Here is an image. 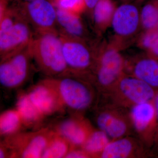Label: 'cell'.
<instances>
[{
    "label": "cell",
    "mask_w": 158,
    "mask_h": 158,
    "mask_svg": "<svg viewBox=\"0 0 158 158\" xmlns=\"http://www.w3.org/2000/svg\"><path fill=\"white\" fill-rule=\"evenodd\" d=\"M30 48L37 68L47 77L71 76L63 56L59 31L34 33Z\"/></svg>",
    "instance_id": "1"
},
{
    "label": "cell",
    "mask_w": 158,
    "mask_h": 158,
    "mask_svg": "<svg viewBox=\"0 0 158 158\" xmlns=\"http://www.w3.org/2000/svg\"><path fill=\"white\" fill-rule=\"evenodd\" d=\"M44 79L56 90L65 110L80 114L93 104L95 94L88 81L73 76Z\"/></svg>",
    "instance_id": "2"
},
{
    "label": "cell",
    "mask_w": 158,
    "mask_h": 158,
    "mask_svg": "<svg viewBox=\"0 0 158 158\" xmlns=\"http://www.w3.org/2000/svg\"><path fill=\"white\" fill-rule=\"evenodd\" d=\"M59 34L64 59L70 75L90 82L96 65V51L93 50L85 40Z\"/></svg>",
    "instance_id": "3"
},
{
    "label": "cell",
    "mask_w": 158,
    "mask_h": 158,
    "mask_svg": "<svg viewBox=\"0 0 158 158\" xmlns=\"http://www.w3.org/2000/svg\"><path fill=\"white\" fill-rule=\"evenodd\" d=\"M53 133L48 128L30 132H18L2 141L9 150V158H41Z\"/></svg>",
    "instance_id": "4"
},
{
    "label": "cell",
    "mask_w": 158,
    "mask_h": 158,
    "mask_svg": "<svg viewBox=\"0 0 158 158\" xmlns=\"http://www.w3.org/2000/svg\"><path fill=\"white\" fill-rule=\"evenodd\" d=\"M96 65L90 81L101 89H111L122 76L125 62L116 47L96 51Z\"/></svg>",
    "instance_id": "5"
},
{
    "label": "cell",
    "mask_w": 158,
    "mask_h": 158,
    "mask_svg": "<svg viewBox=\"0 0 158 158\" xmlns=\"http://www.w3.org/2000/svg\"><path fill=\"white\" fill-rule=\"evenodd\" d=\"M30 45L1 59L0 83L3 88L10 90L19 88L28 79L33 60Z\"/></svg>",
    "instance_id": "6"
},
{
    "label": "cell",
    "mask_w": 158,
    "mask_h": 158,
    "mask_svg": "<svg viewBox=\"0 0 158 158\" xmlns=\"http://www.w3.org/2000/svg\"><path fill=\"white\" fill-rule=\"evenodd\" d=\"M19 11L31 26L34 33L58 31L56 8L48 1H31L24 9Z\"/></svg>",
    "instance_id": "7"
},
{
    "label": "cell",
    "mask_w": 158,
    "mask_h": 158,
    "mask_svg": "<svg viewBox=\"0 0 158 158\" xmlns=\"http://www.w3.org/2000/svg\"><path fill=\"white\" fill-rule=\"evenodd\" d=\"M34 37V31L20 13L11 28L0 34V58L25 48L30 45Z\"/></svg>",
    "instance_id": "8"
},
{
    "label": "cell",
    "mask_w": 158,
    "mask_h": 158,
    "mask_svg": "<svg viewBox=\"0 0 158 158\" xmlns=\"http://www.w3.org/2000/svg\"><path fill=\"white\" fill-rule=\"evenodd\" d=\"M122 100L133 105L153 102L156 90L147 83L134 76H122L111 88Z\"/></svg>",
    "instance_id": "9"
},
{
    "label": "cell",
    "mask_w": 158,
    "mask_h": 158,
    "mask_svg": "<svg viewBox=\"0 0 158 158\" xmlns=\"http://www.w3.org/2000/svg\"><path fill=\"white\" fill-rule=\"evenodd\" d=\"M27 93L45 117L65 110L56 90L44 79L34 85Z\"/></svg>",
    "instance_id": "10"
},
{
    "label": "cell",
    "mask_w": 158,
    "mask_h": 158,
    "mask_svg": "<svg viewBox=\"0 0 158 158\" xmlns=\"http://www.w3.org/2000/svg\"><path fill=\"white\" fill-rule=\"evenodd\" d=\"M140 23V12L135 6L130 3L116 8L111 23L115 35L122 39L134 36Z\"/></svg>",
    "instance_id": "11"
},
{
    "label": "cell",
    "mask_w": 158,
    "mask_h": 158,
    "mask_svg": "<svg viewBox=\"0 0 158 158\" xmlns=\"http://www.w3.org/2000/svg\"><path fill=\"white\" fill-rule=\"evenodd\" d=\"M53 130L65 138L72 148L81 147L93 129L78 114L62 120Z\"/></svg>",
    "instance_id": "12"
},
{
    "label": "cell",
    "mask_w": 158,
    "mask_h": 158,
    "mask_svg": "<svg viewBox=\"0 0 158 158\" xmlns=\"http://www.w3.org/2000/svg\"><path fill=\"white\" fill-rule=\"evenodd\" d=\"M96 122L99 129L113 140L125 137L129 131L128 120L116 110L106 109L99 112Z\"/></svg>",
    "instance_id": "13"
},
{
    "label": "cell",
    "mask_w": 158,
    "mask_h": 158,
    "mask_svg": "<svg viewBox=\"0 0 158 158\" xmlns=\"http://www.w3.org/2000/svg\"><path fill=\"white\" fill-rule=\"evenodd\" d=\"M129 116L136 131L141 135L150 132L155 139L156 116L153 101L133 105L131 108Z\"/></svg>",
    "instance_id": "14"
},
{
    "label": "cell",
    "mask_w": 158,
    "mask_h": 158,
    "mask_svg": "<svg viewBox=\"0 0 158 158\" xmlns=\"http://www.w3.org/2000/svg\"><path fill=\"white\" fill-rule=\"evenodd\" d=\"M57 29L59 33L88 41L89 33L81 14L56 8Z\"/></svg>",
    "instance_id": "15"
},
{
    "label": "cell",
    "mask_w": 158,
    "mask_h": 158,
    "mask_svg": "<svg viewBox=\"0 0 158 158\" xmlns=\"http://www.w3.org/2000/svg\"><path fill=\"white\" fill-rule=\"evenodd\" d=\"M133 76L158 90V60L148 56L138 59L132 68Z\"/></svg>",
    "instance_id": "16"
},
{
    "label": "cell",
    "mask_w": 158,
    "mask_h": 158,
    "mask_svg": "<svg viewBox=\"0 0 158 158\" xmlns=\"http://www.w3.org/2000/svg\"><path fill=\"white\" fill-rule=\"evenodd\" d=\"M138 144L132 138L123 137L110 141L99 157L127 158L133 156L137 152Z\"/></svg>",
    "instance_id": "17"
},
{
    "label": "cell",
    "mask_w": 158,
    "mask_h": 158,
    "mask_svg": "<svg viewBox=\"0 0 158 158\" xmlns=\"http://www.w3.org/2000/svg\"><path fill=\"white\" fill-rule=\"evenodd\" d=\"M15 109L21 117L24 126L26 127L38 126L45 117L32 102L27 93L19 94Z\"/></svg>",
    "instance_id": "18"
},
{
    "label": "cell",
    "mask_w": 158,
    "mask_h": 158,
    "mask_svg": "<svg viewBox=\"0 0 158 158\" xmlns=\"http://www.w3.org/2000/svg\"><path fill=\"white\" fill-rule=\"evenodd\" d=\"M116 9L112 0H99L93 9V21L97 29L104 30L111 23Z\"/></svg>",
    "instance_id": "19"
},
{
    "label": "cell",
    "mask_w": 158,
    "mask_h": 158,
    "mask_svg": "<svg viewBox=\"0 0 158 158\" xmlns=\"http://www.w3.org/2000/svg\"><path fill=\"white\" fill-rule=\"evenodd\" d=\"M24 126L22 119L16 109L4 111L0 116V134L7 137L19 132Z\"/></svg>",
    "instance_id": "20"
},
{
    "label": "cell",
    "mask_w": 158,
    "mask_h": 158,
    "mask_svg": "<svg viewBox=\"0 0 158 158\" xmlns=\"http://www.w3.org/2000/svg\"><path fill=\"white\" fill-rule=\"evenodd\" d=\"M71 148L69 142L53 130L41 158H65Z\"/></svg>",
    "instance_id": "21"
},
{
    "label": "cell",
    "mask_w": 158,
    "mask_h": 158,
    "mask_svg": "<svg viewBox=\"0 0 158 158\" xmlns=\"http://www.w3.org/2000/svg\"><path fill=\"white\" fill-rule=\"evenodd\" d=\"M110 138L102 130H93L81 147L91 156H99L110 142Z\"/></svg>",
    "instance_id": "22"
},
{
    "label": "cell",
    "mask_w": 158,
    "mask_h": 158,
    "mask_svg": "<svg viewBox=\"0 0 158 158\" xmlns=\"http://www.w3.org/2000/svg\"><path fill=\"white\" fill-rule=\"evenodd\" d=\"M140 22L145 31L156 29L158 23V0H150L140 12Z\"/></svg>",
    "instance_id": "23"
},
{
    "label": "cell",
    "mask_w": 158,
    "mask_h": 158,
    "mask_svg": "<svg viewBox=\"0 0 158 158\" xmlns=\"http://www.w3.org/2000/svg\"><path fill=\"white\" fill-rule=\"evenodd\" d=\"M139 45L147 51L149 57L158 60V32L156 29L145 31L139 40Z\"/></svg>",
    "instance_id": "24"
},
{
    "label": "cell",
    "mask_w": 158,
    "mask_h": 158,
    "mask_svg": "<svg viewBox=\"0 0 158 158\" xmlns=\"http://www.w3.org/2000/svg\"><path fill=\"white\" fill-rule=\"evenodd\" d=\"M56 8L81 14L86 8L85 0H54Z\"/></svg>",
    "instance_id": "25"
},
{
    "label": "cell",
    "mask_w": 158,
    "mask_h": 158,
    "mask_svg": "<svg viewBox=\"0 0 158 158\" xmlns=\"http://www.w3.org/2000/svg\"><path fill=\"white\" fill-rule=\"evenodd\" d=\"M89 154L81 147L71 148L65 158H90Z\"/></svg>",
    "instance_id": "26"
},
{
    "label": "cell",
    "mask_w": 158,
    "mask_h": 158,
    "mask_svg": "<svg viewBox=\"0 0 158 158\" xmlns=\"http://www.w3.org/2000/svg\"><path fill=\"white\" fill-rule=\"evenodd\" d=\"M153 103L156 110V128L154 142L156 144L158 142V90L156 92L155 97L154 99Z\"/></svg>",
    "instance_id": "27"
},
{
    "label": "cell",
    "mask_w": 158,
    "mask_h": 158,
    "mask_svg": "<svg viewBox=\"0 0 158 158\" xmlns=\"http://www.w3.org/2000/svg\"><path fill=\"white\" fill-rule=\"evenodd\" d=\"M10 154L8 148L2 142L0 144V158H9Z\"/></svg>",
    "instance_id": "28"
},
{
    "label": "cell",
    "mask_w": 158,
    "mask_h": 158,
    "mask_svg": "<svg viewBox=\"0 0 158 158\" xmlns=\"http://www.w3.org/2000/svg\"><path fill=\"white\" fill-rule=\"evenodd\" d=\"M85 1L86 8H88L90 9H93L99 0H85Z\"/></svg>",
    "instance_id": "29"
},
{
    "label": "cell",
    "mask_w": 158,
    "mask_h": 158,
    "mask_svg": "<svg viewBox=\"0 0 158 158\" xmlns=\"http://www.w3.org/2000/svg\"><path fill=\"white\" fill-rule=\"evenodd\" d=\"M142 0H124L125 2L126 3H130L131 2H134V1H135V2H141V1H142Z\"/></svg>",
    "instance_id": "30"
},
{
    "label": "cell",
    "mask_w": 158,
    "mask_h": 158,
    "mask_svg": "<svg viewBox=\"0 0 158 158\" xmlns=\"http://www.w3.org/2000/svg\"><path fill=\"white\" fill-rule=\"evenodd\" d=\"M156 144V146L157 148L158 149V142L157 143V144Z\"/></svg>",
    "instance_id": "31"
},
{
    "label": "cell",
    "mask_w": 158,
    "mask_h": 158,
    "mask_svg": "<svg viewBox=\"0 0 158 158\" xmlns=\"http://www.w3.org/2000/svg\"><path fill=\"white\" fill-rule=\"evenodd\" d=\"M25 1H28V2H31V1H34V0H25Z\"/></svg>",
    "instance_id": "32"
},
{
    "label": "cell",
    "mask_w": 158,
    "mask_h": 158,
    "mask_svg": "<svg viewBox=\"0 0 158 158\" xmlns=\"http://www.w3.org/2000/svg\"><path fill=\"white\" fill-rule=\"evenodd\" d=\"M156 30H157V31L158 32V23L157 26Z\"/></svg>",
    "instance_id": "33"
}]
</instances>
